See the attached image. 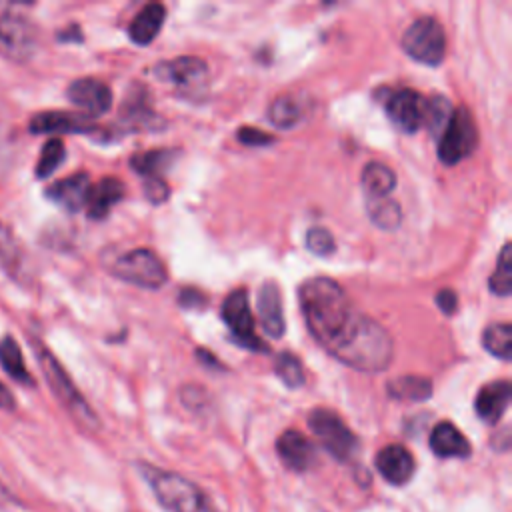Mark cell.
Masks as SVG:
<instances>
[{
	"label": "cell",
	"instance_id": "36",
	"mask_svg": "<svg viewBox=\"0 0 512 512\" xmlns=\"http://www.w3.org/2000/svg\"><path fill=\"white\" fill-rule=\"evenodd\" d=\"M14 152H16V142L12 136L10 126L0 122V178L10 170L14 162Z\"/></svg>",
	"mask_w": 512,
	"mask_h": 512
},
{
	"label": "cell",
	"instance_id": "41",
	"mask_svg": "<svg viewBox=\"0 0 512 512\" xmlns=\"http://www.w3.org/2000/svg\"><path fill=\"white\" fill-rule=\"evenodd\" d=\"M58 40L60 42H82V32L78 26H70L66 30H60Z\"/></svg>",
	"mask_w": 512,
	"mask_h": 512
},
{
	"label": "cell",
	"instance_id": "1",
	"mask_svg": "<svg viewBox=\"0 0 512 512\" xmlns=\"http://www.w3.org/2000/svg\"><path fill=\"white\" fill-rule=\"evenodd\" d=\"M298 300L308 332L338 362L366 374H378L390 366L392 336L374 318L362 314L336 280L328 276L304 280Z\"/></svg>",
	"mask_w": 512,
	"mask_h": 512
},
{
	"label": "cell",
	"instance_id": "31",
	"mask_svg": "<svg viewBox=\"0 0 512 512\" xmlns=\"http://www.w3.org/2000/svg\"><path fill=\"white\" fill-rule=\"evenodd\" d=\"M488 288L496 296H508L512 290V254H510V242H506L498 254L494 272L488 280Z\"/></svg>",
	"mask_w": 512,
	"mask_h": 512
},
{
	"label": "cell",
	"instance_id": "21",
	"mask_svg": "<svg viewBox=\"0 0 512 512\" xmlns=\"http://www.w3.org/2000/svg\"><path fill=\"white\" fill-rule=\"evenodd\" d=\"M164 18H166V6H164V4H160V2H150V4H146V6L132 18V22H130V26H128V36H130V40H132L134 44H138V46L150 44V42L158 36L160 28H162V24H164Z\"/></svg>",
	"mask_w": 512,
	"mask_h": 512
},
{
	"label": "cell",
	"instance_id": "5",
	"mask_svg": "<svg viewBox=\"0 0 512 512\" xmlns=\"http://www.w3.org/2000/svg\"><path fill=\"white\" fill-rule=\"evenodd\" d=\"M106 268L122 282L144 290H158L168 282L164 262L156 256V252L148 248H132L128 252L116 254L106 262Z\"/></svg>",
	"mask_w": 512,
	"mask_h": 512
},
{
	"label": "cell",
	"instance_id": "42",
	"mask_svg": "<svg viewBox=\"0 0 512 512\" xmlns=\"http://www.w3.org/2000/svg\"><path fill=\"white\" fill-rule=\"evenodd\" d=\"M0 408L2 410H12L14 408V396L12 392L0 384Z\"/></svg>",
	"mask_w": 512,
	"mask_h": 512
},
{
	"label": "cell",
	"instance_id": "39",
	"mask_svg": "<svg viewBox=\"0 0 512 512\" xmlns=\"http://www.w3.org/2000/svg\"><path fill=\"white\" fill-rule=\"evenodd\" d=\"M436 304L438 308L446 314V316H452L458 308V296L452 288H442L438 294H436Z\"/></svg>",
	"mask_w": 512,
	"mask_h": 512
},
{
	"label": "cell",
	"instance_id": "11",
	"mask_svg": "<svg viewBox=\"0 0 512 512\" xmlns=\"http://www.w3.org/2000/svg\"><path fill=\"white\" fill-rule=\"evenodd\" d=\"M66 96L88 118L100 116L112 106V90L98 78H78L70 82Z\"/></svg>",
	"mask_w": 512,
	"mask_h": 512
},
{
	"label": "cell",
	"instance_id": "13",
	"mask_svg": "<svg viewBox=\"0 0 512 512\" xmlns=\"http://www.w3.org/2000/svg\"><path fill=\"white\" fill-rule=\"evenodd\" d=\"M28 130L32 134H80V132H92L96 130L92 118L80 114V112H64V110H48L36 114Z\"/></svg>",
	"mask_w": 512,
	"mask_h": 512
},
{
	"label": "cell",
	"instance_id": "2",
	"mask_svg": "<svg viewBox=\"0 0 512 512\" xmlns=\"http://www.w3.org/2000/svg\"><path fill=\"white\" fill-rule=\"evenodd\" d=\"M138 470L166 512H220L210 496L186 476L144 462L138 464Z\"/></svg>",
	"mask_w": 512,
	"mask_h": 512
},
{
	"label": "cell",
	"instance_id": "37",
	"mask_svg": "<svg viewBox=\"0 0 512 512\" xmlns=\"http://www.w3.org/2000/svg\"><path fill=\"white\" fill-rule=\"evenodd\" d=\"M144 196L150 204H162L170 196V188L164 178H144Z\"/></svg>",
	"mask_w": 512,
	"mask_h": 512
},
{
	"label": "cell",
	"instance_id": "6",
	"mask_svg": "<svg viewBox=\"0 0 512 512\" xmlns=\"http://www.w3.org/2000/svg\"><path fill=\"white\" fill-rule=\"evenodd\" d=\"M402 50L424 66H438L446 56V34L434 16H420L404 30Z\"/></svg>",
	"mask_w": 512,
	"mask_h": 512
},
{
	"label": "cell",
	"instance_id": "30",
	"mask_svg": "<svg viewBox=\"0 0 512 512\" xmlns=\"http://www.w3.org/2000/svg\"><path fill=\"white\" fill-rule=\"evenodd\" d=\"M274 374L282 380L286 388H292V390L304 386V380H306L302 362L298 360V356H294L288 350H282L274 356Z\"/></svg>",
	"mask_w": 512,
	"mask_h": 512
},
{
	"label": "cell",
	"instance_id": "23",
	"mask_svg": "<svg viewBox=\"0 0 512 512\" xmlns=\"http://www.w3.org/2000/svg\"><path fill=\"white\" fill-rule=\"evenodd\" d=\"M174 158H176V150H170V148L148 150V152L134 154L130 158V166L142 178H162V174L170 168Z\"/></svg>",
	"mask_w": 512,
	"mask_h": 512
},
{
	"label": "cell",
	"instance_id": "26",
	"mask_svg": "<svg viewBox=\"0 0 512 512\" xmlns=\"http://www.w3.org/2000/svg\"><path fill=\"white\" fill-rule=\"evenodd\" d=\"M304 118V108L302 104L290 96V94H282L278 96L270 106H268V120L272 126L280 128V130H288L294 128L296 124H300Z\"/></svg>",
	"mask_w": 512,
	"mask_h": 512
},
{
	"label": "cell",
	"instance_id": "24",
	"mask_svg": "<svg viewBox=\"0 0 512 512\" xmlns=\"http://www.w3.org/2000/svg\"><path fill=\"white\" fill-rule=\"evenodd\" d=\"M434 388L432 382L424 376L408 374V376H398L388 382V394L396 400H406V402H424L432 396Z\"/></svg>",
	"mask_w": 512,
	"mask_h": 512
},
{
	"label": "cell",
	"instance_id": "38",
	"mask_svg": "<svg viewBox=\"0 0 512 512\" xmlns=\"http://www.w3.org/2000/svg\"><path fill=\"white\" fill-rule=\"evenodd\" d=\"M236 138L244 144V146H268L274 142V136L260 130V128H252V126H242L236 132Z\"/></svg>",
	"mask_w": 512,
	"mask_h": 512
},
{
	"label": "cell",
	"instance_id": "35",
	"mask_svg": "<svg viewBox=\"0 0 512 512\" xmlns=\"http://www.w3.org/2000/svg\"><path fill=\"white\" fill-rule=\"evenodd\" d=\"M306 248L312 252V254H316V256H330V254H334V250H336V240H334V236H332V232L328 230V228H324V226H314V228H310L308 232H306Z\"/></svg>",
	"mask_w": 512,
	"mask_h": 512
},
{
	"label": "cell",
	"instance_id": "27",
	"mask_svg": "<svg viewBox=\"0 0 512 512\" xmlns=\"http://www.w3.org/2000/svg\"><path fill=\"white\" fill-rule=\"evenodd\" d=\"M0 364L2 368L8 372L10 378H14L20 384H32V376L26 370L24 358H22V350L18 346V342L6 334L0 340Z\"/></svg>",
	"mask_w": 512,
	"mask_h": 512
},
{
	"label": "cell",
	"instance_id": "17",
	"mask_svg": "<svg viewBox=\"0 0 512 512\" xmlns=\"http://www.w3.org/2000/svg\"><path fill=\"white\" fill-rule=\"evenodd\" d=\"M90 178L86 172H78L72 174L64 180H58L54 184H50L46 188V198L54 204H58L60 208L68 210V212H78L82 208H86V200L90 194Z\"/></svg>",
	"mask_w": 512,
	"mask_h": 512
},
{
	"label": "cell",
	"instance_id": "15",
	"mask_svg": "<svg viewBox=\"0 0 512 512\" xmlns=\"http://www.w3.org/2000/svg\"><path fill=\"white\" fill-rule=\"evenodd\" d=\"M276 452L282 464L294 472H306L316 462L314 444L298 430H284L276 440Z\"/></svg>",
	"mask_w": 512,
	"mask_h": 512
},
{
	"label": "cell",
	"instance_id": "10",
	"mask_svg": "<svg viewBox=\"0 0 512 512\" xmlns=\"http://www.w3.org/2000/svg\"><path fill=\"white\" fill-rule=\"evenodd\" d=\"M382 106L388 120L404 134H414L424 128L426 118V98L412 88L384 90Z\"/></svg>",
	"mask_w": 512,
	"mask_h": 512
},
{
	"label": "cell",
	"instance_id": "20",
	"mask_svg": "<svg viewBox=\"0 0 512 512\" xmlns=\"http://www.w3.org/2000/svg\"><path fill=\"white\" fill-rule=\"evenodd\" d=\"M124 192H126L124 182L114 176H106L100 182H96L90 188V194L86 200L88 218L104 220L110 214L112 206H116L124 198Z\"/></svg>",
	"mask_w": 512,
	"mask_h": 512
},
{
	"label": "cell",
	"instance_id": "33",
	"mask_svg": "<svg viewBox=\"0 0 512 512\" xmlns=\"http://www.w3.org/2000/svg\"><path fill=\"white\" fill-rule=\"evenodd\" d=\"M452 104L448 98L436 94L430 100H426V118H424V128L430 130L432 136H440V132L444 130L446 122L452 116Z\"/></svg>",
	"mask_w": 512,
	"mask_h": 512
},
{
	"label": "cell",
	"instance_id": "28",
	"mask_svg": "<svg viewBox=\"0 0 512 512\" xmlns=\"http://www.w3.org/2000/svg\"><path fill=\"white\" fill-rule=\"evenodd\" d=\"M0 268L14 280L20 278L24 268V254L16 242V236L2 222H0Z\"/></svg>",
	"mask_w": 512,
	"mask_h": 512
},
{
	"label": "cell",
	"instance_id": "16",
	"mask_svg": "<svg viewBox=\"0 0 512 512\" xmlns=\"http://www.w3.org/2000/svg\"><path fill=\"white\" fill-rule=\"evenodd\" d=\"M256 310L264 332L272 338H282L286 330L284 322V308H282V294L276 282L268 280L260 286L256 294Z\"/></svg>",
	"mask_w": 512,
	"mask_h": 512
},
{
	"label": "cell",
	"instance_id": "4",
	"mask_svg": "<svg viewBox=\"0 0 512 512\" xmlns=\"http://www.w3.org/2000/svg\"><path fill=\"white\" fill-rule=\"evenodd\" d=\"M36 48V26L24 12V6L0 2V54L14 62H28Z\"/></svg>",
	"mask_w": 512,
	"mask_h": 512
},
{
	"label": "cell",
	"instance_id": "25",
	"mask_svg": "<svg viewBox=\"0 0 512 512\" xmlns=\"http://www.w3.org/2000/svg\"><path fill=\"white\" fill-rule=\"evenodd\" d=\"M366 214L370 222L382 230H396L402 222V208L390 196L366 198Z\"/></svg>",
	"mask_w": 512,
	"mask_h": 512
},
{
	"label": "cell",
	"instance_id": "18",
	"mask_svg": "<svg viewBox=\"0 0 512 512\" xmlns=\"http://www.w3.org/2000/svg\"><path fill=\"white\" fill-rule=\"evenodd\" d=\"M512 398V386L508 380H494L482 386L474 398V412L486 424H496Z\"/></svg>",
	"mask_w": 512,
	"mask_h": 512
},
{
	"label": "cell",
	"instance_id": "19",
	"mask_svg": "<svg viewBox=\"0 0 512 512\" xmlns=\"http://www.w3.org/2000/svg\"><path fill=\"white\" fill-rule=\"evenodd\" d=\"M430 450L438 458H468L472 446L452 422L442 420L430 432Z\"/></svg>",
	"mask_w": 512,
	"mask_h": 512
},
{
	"label": "cell",
	"instance_id": "22",
	"mask_svg": "<svg viewBox=\"0 0 512 512\" xmlns=\"http://www.w3.org/2000/svg\"><path fill=\"white\" fill-rule=\"evenodd\" d=\"M360 184L366 198H384L390 196V192L396 188V174L384 162L374 160L362 168Z\"/></svg>",
	"mask_w": 512,
	"mask_h": 512
},
{
	"label": "cell",
	"instance_id": "34",
	"mask_svg": "<svg viewBox=\"0 0 512 512\" xmlns=\"http://www.w3.org/2000/svg\"><path fill=\"white\" fill-rule=\"evenodd\" d=\"M64 158H66V148L62 144V140L60 138H50L42 146V152L38 156V162H36V168H34L36 178L52 176L56 172V168L62 164Z\"/></svg>",
	"mask_w": 512,
	"mask_h": 512
},
{
	"label": "cell",
	"instance_id": "40",
	"mask_svg": "<svg viewBox=\"0 0 512 512\" xmlns=\"http://www.w3.org/2000/svg\"><path fill=\"white\" fill-rule=\"evenodd\" d=\"M178 302L184 308H198V306H202L206 302V296L200 290H196V288H184L180 292V296H178Z\"/></svg>",
	"mask_w": 512,
	"mask_h": 512
},
{
	"label": "cell",
	"instance_id": "44",
	"mask_svg": "<svg viewBox=\"0 0 512 512\" xmlns=\"http://www.w3.org/2000/svg\"><path fill=\"white\" fill-rule=\"evenodd\" d=\"M8 498V494H6V490H4V486L0 484V500H6Z\"/></svg>",
	"mask_w": 512,
	"mask_h": 512
},
{
	"label": "cell",
	"instance_id": "43",
	"mask_svg": "<svg viewBox=\"0 0 512 512\" xmlns=\"http://www.w3.org/2000/svg\"><path fill=\"white\" fill-rule=\"evenodd\" d=\"M196 356H198V360H202V362H204V366H208V364H214L216 368H222V364H220V362L214 358V354H212V352H208V350H202V348H198Z\"/></svg>",
	"mask_w": 512,
	"mask_h": 512
},
{
	"label": "cell",
	"instance_id": "3",
	"mask_svg": "<svg viewBox=\"0 0 512 512\" xmlns=\"http://www.w3.org/2000/svg\"><path fill=\"white\" fill-rule=\"evenodd\" d=\"M34 350H36V360L42 368V374H44L52 394L56 396V400L64 406V410L74 418V422L78 426H82L88 432H96L100 428L98 414L92 410V406L86 402V398L74 386V382L62 368V364L54 358V354L44 344L34 342Z\"/></svg>",
	"mask_w": 512,
	"mask_h": 512
},
{
	"label": "cell",
	"instance_id": "29",
	"mask_svg": "<svg viewBox=\"0 0 512 512\" xmlns=\"http://www.w3.org/2000/svg\"><path fill=\"white\" fill-rule=\"evenodd\" d=\"M512 344V326L508 322L490 324L482 334V346L500 360H510Z\"/></svg>",
	"mask_w": 512,
	"mask_h": 512
},
{
	"label": "cell",
	"instance_id": "8",
	"mask_svg": "<svg viewBox=\"0 0 512 512\" xmlns=\"http://www.w3.org/2000/svg\"><path fill=\"white\" fill-rule=\"evenodd\" d=\"M308 426L332 458L338 462H350L354 458L358 438L336 412L328 408H314L308 416Z\"/></svg>",
	"mask_w": 512,
	"mask_h": 512
},
{
	"label": "cell",
	"instance_id": "9",
	"mask_svg": "<svg viewBox=\"0 0 512 512\" xmlns=\"http://www.w3.org/2000/svg\"><path fill=\"white\" fill-rule=\"evenodd\" d=\"M220 316L222 322L226 324L232 340L242 346L248 348L252 352H260V354H268V346L266 342H262L256 336L254 330V316H252V308H250V298L246 288H236L232 290L222 306H220Z\"/></svg>",
	"mask_w": 512,
	"mask_h": 512
},
{
	"label": "cell",
	"instance_id": "7",
	"mask_svg": "<svg viewBox=\"0 0 512 512\" xmlns=\"http://www.w3.org/2000/svg\"><path fill=\"white\" fill-rule=\"evenodd\" d=\"M478 146L476 122L466 106L452 110L450 120L438 136V158L446 166H456L466 160Z\"/></svg>",
	"mask_w": 512,
	"mask_h": 512
},
{
	"label": "cell",
	"instance_id": "14",
	"mask_svg": "<svg viewBox=\"0 0 512 512\" xmlns=\"http://www.w3.org/2000/svg\"><path fill=\"white\" fill-rule=\"evenodd\" d=\"M376 470L388 484L404 486L414 476L416 462L406 446L388 444L376 454Z\"/></svg>",
	"mask_w": 512,
	"mask_h": 512
},
{
	"label": "cell",
	"instance_id": "12",
	"mask_svg": "<svg viewBox=\"0 0 512 512\" xmlns=\"http://www.w3.org/2000/svg\"><path fill=\"white\" fill-rule=\"evenodd\" d=\"M154 74L168 84L178 88H196L208 78V64L196 56H178L172 60L158 62Z\"/></svg>",
	"mask_w": 512,
	"mask_h": 512
},
{
	"label": "cell",
	"instance_id": "32",
	"mask_svg": "<svg viewBox=\"0 0 512 512\" xmlns=\"http://www.w3.org/2000/svg\"><path fill=\"white\" fill-rule=\"evenodd\" d=\"M120 116L126 124H138V126H148L152 120L158 122V116L148 106L146 94H128V98L122 104Z\"/></svg>",
	"mask_w": 512,
	"mask_h": 512
}]
</instances>
